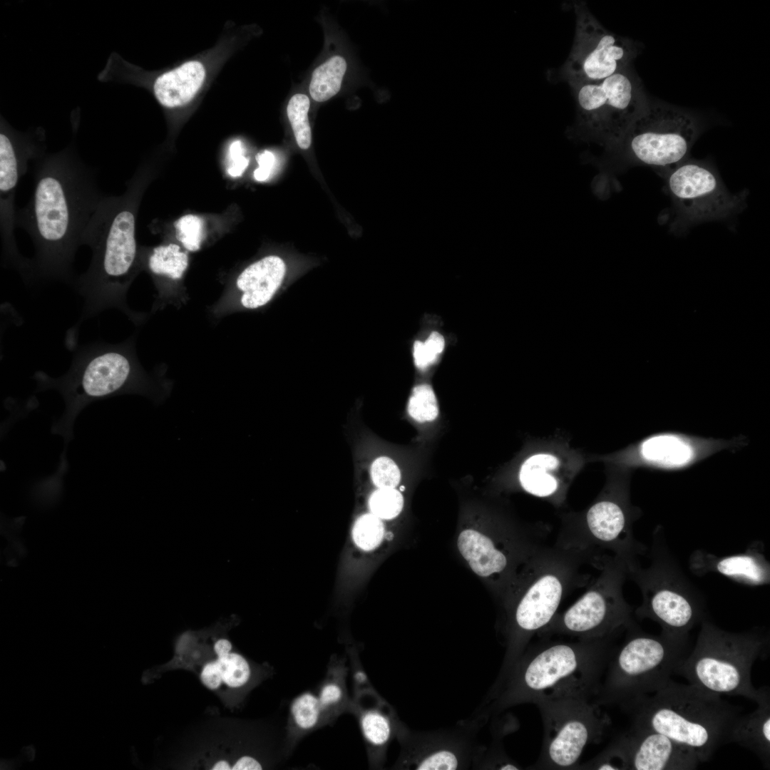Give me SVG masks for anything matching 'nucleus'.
Instances as JSON below:
<instances>
[{
  "label": "nucleus",
  "mask_w": 770,
  "mask_h": 770,
  "mask_svg": "<svg viewBox=\"0 0 770 770\" xmlns=\"http://www.w3.org/2000/svg\"><path fill=\"white\" fill-rule=\"evenodd\" d=\"M615 638L537 644L520 663L507 700L535 704L545 699L595 697L615 650Z\"/></svg>",
  "instance_id": "6"
},
{
  "label": "nucleus",
  "mask_w": 770,
  "mask_h": 770,
  "mask_svg": "<svg viewBox=\"0 0 770 770\" xmlns=\"http://www.w3.org/2000/svg\"><path fill=\"white\" fill-rule=\"evenodd\" d=\"M689 568L699 576L715 573L749 586L769 583V563L764 545L759 541L749 545L744 553L722 557L697 550L690 556Z\"/></svg>",
  "instance_id": "18"
},
{
  "label": "nucleus",
  "mask_w": 770,
  "mask_h": 770,
  "mask_svg": "<svg viewBox=\"0 0 770 770\" xmlns=\"http://www.w3.org/2000/svg\"><path fill=\"white\" fill-rule=\"evenodd\" d=\"M213 770H231L232 766L227 761L221 760L217 761L211 768Z\"/></svg>",
  "instance_id": "43"
},
{
  "label": "nucleus",
  "mask_w": 770,
  "mask_h": 770,
  "mask_svg": "<svg viewBox=\"0 0 770 770\" xmlns=\"http://www.w3.org/2000/svg\"><path fill=\"white\" fill-rule=\"evenodd\" d=\"M769 644V635L761 630L729 632L704 619L694 650L674 674L707 692L756 702L768 687H754L751 667L757 658L766 655Z\"/></svg>",
  "instance_id": "8"
},
{
  "label": "nucleus",
  "mask_w": 770,
  "mask_h": 770,
  "mask_svg": "<svg viewBox=\"0 0 770 770\" xmlns=\"http://www.w3.org/2000/svg\"><path fill=\"white\" fill-rule=\"evenodd\" d=\"M204 221L200 216L185 215L175 223V235L185 249L196 252L204 239Z\"/></svg>",
  "instance_id": "32"
},
{
  "label": "nucleus",
  "mask_w": 770,
  "mask_h": 770,
  "mask_svg": "<svg viewBox=\"0 0 770 770\" xmlns=\"http://www.w3.org/2000/svg\"><path fill=\"white\" fill-rule=\"evenodd\" d=\"M369 476L376 488H393L400 483L401 473L397 463L390 457L380 456L369 466Z\"/></svg>",
  "instance_id": "34"
},
{
  "label": "nucleus",
  "mask_w": 770,
  "mask_h": 770,
  "mask_svg": "<svg viewBox=\"0 0 770 770\" xmlns=\"http://www.w3.org/2000/svg\"><path fill=\"white\" fill-rule=\"evenodd\" d=\"M310 101L302 93L292 96L287 106V115L290 122L298 146L303 150L309 148L312 143V131L308 120Z\"/></svg>",
  "instance_id": "27"
},
{
  "label": "nucleus",
  "mask_w": 770,
  "mask_h": 770,
  "mask_svg": "<svg viewBox=\"0 0 770 770\" xmlns=\"http://www.w3.org/2000/svg\"><path fill=\"white\" fill-rule=\"evenodd\" d=\"M360 726L365 739L373 745H383L390 737V722L378 711L365 712L360 718Z\"/></svg>",
  "instance_id": "33"
},
{
  "label": "nucleus",
  "mask_w": 770,
  "mask_h": 770,
  "mask_svg": "<svg viewBox=\"0 0 770 770\" xmlns=\"http://www.w3.org/2000/svg\"><path fill=\"white\" fill-rule=\"evenodd\" d=\"M544 736L536 769H576L585 746L601 740L610 724L590 699L567 697L538 701Z\"/></svg>",
  "instance_id": "14"
},
{
  "label": "nucleus",
  "mask_w": 770,
  "mask_h": 770,
  "mask_svg": "<svg viewBox=\"0 0 770 770\" xmlns=\"http://www.w3.org/2000/svg\"><path fill=\"white\" fill-rule=\"evenodd\" d=\"M44 133L19 132L4 121L0 128V227L3 261L15 268L24 279L31 269V260L19 250L15 239L16 189L26 175L29 162L44 155Z\"/></svg>",
  "instance_id": "16"
},
{
  "label": "nucleus",
  "mask_w": 770,
  "mask_h": 770,
  "mask_svg": "<svg viewBox=\"0 0 770 770\" xmlns=\"http://www.w3.org/2000/svg\"><path fill=\"white\" fill-rule=\"evenodd\" d=\"M227 173L232 178L240 177L247 169L250 159L246 155L243 142L236 139L231 142L227 150Z\"/></svg>",
  "instance_id": "37"
},
{
  "label": "nucleus",
  "mask_w": 770,
  "mask_h": 770,
  "mask_svg": "<svg viewBox=\"0 0 770 770\" xmlns=\"http://www.w3.org/2000/svg\"><path fill=\"white\" fill-rule=\"evenodd\" d=\"M640 453L647 461L667 467L684 466L694 455L690 444L672 434H659L648 438L642 442Z\"/></svg>",
  "instance_id": "24"
},
{
  "label": "nucleus",
  "mask_w": 770,
  "mask_h": 770,
  "mask_svg": "<svg viewBox=\"0 0 770 770\" xmlns=\"http://www.w3.org/2000/svg\"><path fill=\"white\" fill-rule=\"evenodd\" d=\"M600 555L554 543L544 545L522 565L504 595L513 652L518 653L549 624L572 590L587 583L586 568L598 565L603 558Z\"/></svg>",
  "instance_id": "2"
},
{
  "label": "nucleus",
  "mask_w": 770,
  "mask_h": 770,
  "mask_svg": "<svg viewBox=\"0 0 770 770\" xmlns=\"http://www.w3.org/2000/svg\"><path fill=\"white\" fill-rule=\"evenodd\" d=\"M318 697L304 692L294 699L291 705V714L295 725L302 729H312L318 723L321 712Z\"/></svg>",
  "instance_id": "31"
},
{
  "label": "nucleus",
  "mask_w": 770,
  "mask_h": 770,
  "mask_svg": "<svg viewBox=\"0 0 770 770\" xmlns=\"http://www.w3.org/2000/svg\"><path fill=\"white\" fill-rule=\"evenodd\" d=\"M599 571L584 594L565 612L557 613L538 635H563L578 640L617 637L635 622L622 592L627 578L625 563L612 555H605Z\"/></svg>",
  "instance_id": "11"
},
{
  "label": "nucleus",
  "mask_w": 770,
  "mask_h": 770,
  "mask_svg": "<svg viewBox=\"0 0 770 770\" xmlns=\"http://www.w3.org/2000/svg\"><path fill=\"white\" fill-rule=\"evenodd\" d=\"M611 744L626 770H689L700 762L692 751L668 736L632 726Z\"/></svg>",
  "instance_id": "17"
},
{
  "label": "nucleus",
  "mask_w": 770,
  "mask_h": 770,
  "mask_svg": "<svg viewBox=\"0 0 770 770\" xmlns=\"http://www.w3.org/2000/svg\"><path fill=\"white\" fill-rule=\"evenodd\" d=\"M256 160L258 167L254 171V178L257 182H265L272 173L276 163V156L271 150H265L257 153Z\"/></svg>",
  "instance_id": "39"
},
{
  "label": "nucleus",
  "mask_w": 770,
  "mask_h": 770,
  "mask_svg": "<svg viewBox=\"0 0 770 770\" xmlns=\"http://www.w3.org/2000/svg\"><path fill=\"white\" fill-rule=\"evenodd\" d=\"M559 461L555 456L541 453L534 454L522 464L519 480L527 493L540 498H550L559 490L557 479L551 472L558 468Z\"/></svg>",
  "instance_id": "22"
},
{
  "label": "nucleus",
  "mask_w": 770,
  "mask_h": 770,
  "mask_svg": "<svg viewBox=\"0 0 770 770\" xmlns=\"http://www.w3.org/2000/svg\"><path fill=\"white\" fill-rule=\"evenodd\" d=\"M207 78L206 65L192 59L160 73L150 83L156 101L166 110L179 109L190 104L200 93Z\"/></svg>",
  "instance_id": "19"
},
{
  "label": "nucleus",
  "mask_w": 770,
  "mask_h": 770,
  "mask_svg": "<svg viewBox=\"0 0 770 770\" xmlns=\"http://www.w3.org/2000/svg\"><path fill=\"white\" fill-rule=\"evenodd\" d=\"M251 671L247 660L240 654L229 652L217 655L216 660L205 664L200 679L210 689H216L222 683L230 687H240L247 683Z\"/></svg>",
  "instance_id": "23"
},
{
  "label": "nucleus",
  "mask_w": 770,
  "mask_h": 770,
  "mask_svg": "<svg viewBox=\"0 0 770 770\" xmlns=\"http://www.w3.org/2000/svg\"><path fill=\"white\" fill-rule=\"evenodd\" d=\"M753 712L741 716L731 735V742L737 743L753 751L769 768L770 764V694L768 687L756 702Z\"/></svg>",
  "instance_id": "21"
},
{
  "label": "nucleus",
  "mask_w": 770,
  "mask_h": 770,
  "mask_svg": "<svg viewBox=\"0 0 770 770\" xmlns=\"http://www.w3.org/2000/svg\"><path fill=\"white\" fill-rule=\"evenodd\" d=\"M575 33L570 52L557 71L570 87L603 80L630 66L640 52L634 40L606 29L585 2L573 3Z\"/></svg>",
  "instance_id": "15"
},
{
  "label": "nucleus",
  "mask_w": 770,
  "mask_h": 770,
  "mask_svg": "<svg viewBox=\"0 0 770 770\" xmlns=\"http://www.w3.org/2000/svg\"><path fill=\"white\" fill-rule=\"evenodd\" d=\"M444 347V338L437 332H432L424 342L416 341L413 346L415 365L421 369L427 368L438 359Z\"/></svg>",
  "instance_id": "35"
},
{
  "label": "nucleus",
  "mask_w": 770,
  "mask_h": 770,
  "mask_svg": "<svg viewBox=\"0 0 770 770\" xmlns=\"http://www.w3.org/2000/svg\"><path fill=\"white\" fill-rule=\"evenodd\" d=\"M458 766V761L456 755L450 751L442 750L436 751L425 759L417 765V769L422 770H452Z\"/></svg>",
  "instance_id": "38"
},
{
  "label": "nucleus",
  "mask_w": 770,
  "mask_h": 770,
  "mask_svg": "<svg viewBox=\"0 0 770 770\" xmlns=\"http://www.w3.org/2000/svg\"><path fill=\"white\" fill-rule=\"evenodd\" d=\"M33 175V194L16 217L34 246L29 282L73 283L76 253L106 194L71 146L36 159Z\"/></svg>",
  "instance_id": "1"
},
{
  "label": "nucleus",
  "mask_w": 770,
  "mask_h": 770,
  "mask_svg": "<svg viewBox=\"0 0 770 770\" xmlns=\"http://www.w3.org/2000/svg\"><path fill=\"white\" fill-rule=\"evenodd\" d=\"M346 67V62L341 56H334L317 67L309 86L312 98L317 102H324L335 96L341 88Z\"/></svg>",
  "instance_id": "26"
},
{
  "label": "nucleus",
  "mask_w": 770,
  "mask_h": 770,
  "mask_svg": "<svg viewBox=\"0 0 770 770\" xmlns=\"http://www.w3.org/2000/svg\"><path fill=\"white\" fill-rule=\"evenodd\" d=\"M657 172L664 179L672 202L669 227L674 233L697 224L729 219L746 204L748 192L729 191L714 165L706 160L689 157L673 168Z\"/></svg>",
  "instance_id": "13"
},
{
  "label": "nucleus",
  "mask_w": 770,
  "mask_h": 770,
  "mask_svg": "<svg viewBox=\"0 0 770 770\" xmlns=\"http://www.w3.org/2000/svg\"><path fill=\"white\" fill-rule=\"evenodd\" d=\"M124 344L96 342L75 353L68 371L58 378L37 371L38 391L53 389L63 396L66 409L51 428L53 433L72 438L73 423L91 403L129 392L150 394L152 381L138 368Z\"/></svg>",
  "instance_id": "7"
},
{
  "label": "nucleus",
  "mask_w": 770,
  "mask_h": 770,
  "mask_svg": "<svg viewBox=\"0 0 770 770\" xmlns=\"http://www.w3.org/2000/svg\"><path fill=\"white\" fill-rule=\"evenodd\" d=\"M214 650L217 655L229 653L232 650V644L226 639L218 640L215 643Z\"/></svg>",
  "instance_id": "42"
},
{
  "label": "nucleus",
  "mask_w": 770,
  "mask_h": 770,
  "mask_svg": "<svg viewBox=\"0 0 770 770\" xmlns=\"http://www.w3.org/2000/svg\"><path fill=\"white\" fill-rule=\"evenodd\" d=\"M404 504V496L396 488H376L368 500L370 513L381 520L397 517L402 511Z\"/></svg>",
  "instance_id": "29"
},
{
  "label": "nucleus",
  "mask_w": 770,
  "mask_h": 770,
  "mask_svg": "<svg viewBox=\"0 0 770 770\" xmlns=\"http://www.w3.org/2000/svg\"><path fill=\"white\" fill-rule=\"evenodd\" d=\"M354 679L359 683H364L366 681V675L363 671L359 670L355 672Z\"/></svg>",
  "instance_id": "44"
},
{
  "label": "nucleus",
  "mask_w": 770,
  "mask_h": 770,
  "mask_svg": "<svg viewBox=\"0 0 770 770\" xmlns=\"http://www.w3.org/2000/svg\"><path fill=\"white\" fill-rule=\"evenodd\" d=\"M407 410L409 416L417 421L434 420L438 414V407L432 387L426 384L415 386L409 399Z\"/></svg>",
  "instance_id": "28"
},
{
  "label": "nucleus",
  "mask_w": 770,
  "mask_h": 770,
  "mask_svg": "<svg viewBox=\"0 0 770 770\" xmlns=\"http://www.w3.org/2000/svg\"><path fill=\"white\" fill-rule=\"evenodd\" d=\"M627 577L642 592V602L635 610L636 616L657 622L662 632L688 636L689 630L704 620L699 597L655 536L650 565L633 564L627 568Z\"/></svg>",
  "instance_id": "12"
},
{
  "label": "nucleus",
  "mask_w": 770,
  "mask_h": 770,
  "mask_svg": "<svg viewBox=\"0 0 770 770\" xmlns=\"http://www.w3.org/2000/svg\"><path fill=\"white\" fill-rule=\"evenodd\" d=\"M623 642L616 647L594 702L622 709L651 694L669 679L687 655L688 636L646 633L634 622Z\"/></svg>",
  "instance_id": "9"
},
{
  "label": "nucleus",
  "mask_w": 770,
  "mask_h": 770,
  "mask_svg": "<svg viewBox=\"0 0 770 770\" xmlns=\"http://www.w3.org/2000/svg\"><path fill=\"white\" fill-rule=\"evenodd\" d=\"M145 262L155 277L179 279L188 268L189 257L178 245L170 243L152 248Z\"/></svg>",
  "instance_id": "25"
},
{
  "label": "nucleus",
  "mask_w": 770,
  "mask_h": 770,
  "mask_svg": "<svg viewBox=\"0 0 770 770\" xmlns=\"http://www.w3.org/2000/svg\"><path fill=\"white\" fill-rule=\"evenodd\" d=\"M262 769L260 763L250 756L240 757L232 766V770H259Z\"/></svg>",
  "instance_id": "41"
},
{
  "label": "nucleus",
  "mask_w": 770,
  "mask_h": 770,
  "mask_svg": "<svg viewBox=\"0 0 770 770\" xmlns=\"http://www.w3.org/2000/svg\"><path fill=\"white\" fill-rule=\"evenodd\" d=\"M623 710L632 727L662 734L692 751L704 762L723 744L731 743L741 709L719 695L669 679L655 692L639 698Z\"/></svg>",
  "instance_id": "3"
},
{
  "label": "nucleus",
  "mask_w": 770,
  "mask_h": 770,
  "mask_svg": "<svg viewBox=\"0 0 770 770\" xmlns=\"http://www.w3.org/2000/svg\"><path fill=\"white\" fill-rule=\"evenodd\" d=\"M342 687L336 682H327L320 689L318 699L322 708L326 709L339 702L342 697Z\"/></svg>",
  "instance_id": "40"
},
{
  "label": "nucleus",
  "mask_w": 770,
  "mask_h": 770,
  "mask_svg": "<svg viewBox=\"0 0 770 770\" xmlns=\"http://www.w3.org/2000/svg\"><path fill=\"white\" fill-rule=\"evenodd\" d=\"M576 769L626 770L625 762L616 748L610 743L608 746L593 759Z\"/></svg>",
  "instance_id": "36"
},
{
  "label": "nucleus",
  "mask_w": 770,
  "mask_h": 770,
  "mask_svg": "<svg viewBox=\"0 0 770 770\" xmlns=\"http://www.w3.org/2000/svg\"><path fill=\"white\" fill-rule=\"evenodd\" d=\"M130 194L106 195L92 217L82 245L92 250L88 270L73 285L84 300L83 319L113 307L124 309L136 268L135 212Z\"/></svg>",
  "instance_id": "4"
},
{
  "label": "nucleus",
  "mask_w": 770,
  "mask_h": 770,
  "mask_svg": "<svg viewBox=\"0 0 770 770\" xmlns=\"http://www.w3.org/2000/svg\"><path fill=\"white\" fill-rule=\"evenodd\" d=\"M702 130V123L692 112L650 101L620 139L592 161L598 170L592 191L599 197H607L615 176L632 167L659 171L676 166L689 157Z\"/></svg>",
  "instance_id": "5"
},
{
  "label": "nucleus",
  "mask_w": 770,
  "mask_h": 770,
  "mask_svg": "<svg viewBox=\"0 0 770 770\" xmlns=\"http://www.w3.org/2000/svg\"><path fill=\"white\" fill-rule=\"evenodd\" d=\"M570 88L576 114L567 136L604 150L620 139L650 102L632 66L603 80Z\"/></svg>",
  "instance_id": "10"
},
{
  "label": "nucleus",
  "mask_w": 770,
  "mask_h": 770,
  "mask_svg": "<svg viewBox=\"0 0 770 770\" xmlns=\"http://www.w3.org/2000/svg\"><path fill=\"white\" fill-rule=\"evenodd\" d=\"M384 535V526L382 520L371 513L360 515L354 523V540L358 547L364 550L377 548L381 543Z\"/></svg>",
  "instance_id": "30"
},
{
  "label": "nucleus",
  "mask_w": 770,
  "mask_h": 770,
  "mask_svg": "<svg viewBox=\"0 0 770 770\" xmlns=\"http://www.w3.org/2000/svg\"><path fill=\"white\" fill-rule=\"evenodd\" d=\"M286 270L284 261L277 255L264 257L247 267L236 281L242 306L254 309L267 304L280 287Z\"/></svg>",
  "instance_id": "20"
}]
</instances>
